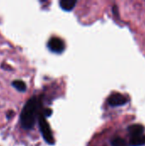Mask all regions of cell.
I'll return each mask as SVG.
<instances>
[{
    "mask_svg": "<svg viewBox=\"0 0 145 146\" xmlns=\"http://www.w3.org/2000/svg\"><path fill=\"white\" fill-rule=\"evenodd\" d=\"M38 101L33 97L26 102L21 113V124L24 129L29 130L33 127L38 115Z\"/></svg>",
    "mask_w": 145,
    "mask_h": 146,
    "instance_id": "cell-1",
    "label": "cell"
},
{
    "mask_svg": "<svg viewBox=\"0 0 145 146\" xmlns=\"http://www.w3.org/2000/svg\"><path fill=\"white\" fill-rule=\"evenodd\" d=\"M38 124H39V128L41 131V133L43 135L44 139L45 142L49 145H53L55 143V139L53 137L52 131L50 129V127L49 123L47 122L46 119L43 115H40L38 116Z\"/></svg>",
    "mask_w": 145,
    "mask_h": 146,
    "instance_id": "cell-2",
    "label": "cell"
},
{
    "mask_svg": "<svg viewBox=\"0 0 145 146\" xmlns=\"http://www.w3.org/2000/svg\"><path fill=\"white\" fill-rule=\"evenodd\" d=\"M48 47L52 52L60 54L64 50L65 44H64L63 40H62L61 38L53 37L50 39V41L48 43Z\"/></svg>",
    "mask_w": 145,
    "mask_h": 146,
    "instance_id": "cell-3",
    "label": "cell"
},
{
    "mask_svg": "<svg viewBox=\"0 0 145 146\" xmlns=\"http://www.w3.org/2000/svg\"><path fill=\"white\" fill-rule=\"evenodd\" d=\"M108 103L112 107L123 106L127 103V98L121 93H113L108 98Z\"/></svg>",
    "mask_w": 145,
    "mask_h": 146,
    "instance_id": "cell-4",
    "label": "cell"
},
{
    "mask_svg": "<svg viewBox=\"0 0 145 146\" xmlns=\"http://www.w3.org/2000/svg\"><path fill=\"white\" fill-rule=\"evenodd\" d=\"M129 133L131 134L132 137H138V136H141L144 131V128L142 125L139 124H135V125H132L127 128Z\"/></svg>",
    "mask_w": 145,
    "mask_h": 146,
    "instance_id": "cell-5",
    "label": "cell"
},
{
    "mask_svg": "<svg viewBox=\"0 0 145 146\" xmlns=\"http://www.w3.org/2000/svg\"><path fill=\"white\" fill-rule=\"evenodd\" d=\"M76 4L75 0H62L60 1V6L62 9L66 11H70L72 10Z\"/></svg>",
    "mask_w": 145,
    "mask_h": 146,
    "instance_id": "cell-6",
    "label": "cell"
},
{
    "mask_svg": "<svg viewBox=\"0 0 145 146\" xmlns=\"http://www.w3.org/2000/svg\"><path fill=\"white\" fill-rule=\"evenodd\" d=\"M130 145L131 146H143L145 145V135L144 136H138V137H132L130 139Z\"/></svg>",
    "mask_w": 145,
    "mask_h": 146,
    "instance_id": "cell-7",
    "label": "cell"
},
{
    "mask_svg": "<svg viewBox=\"0 0 145 146\" xmlns=\"http://www.w3.org/2000/svg\"><path fill=\"white\" fill-rule=\"evenodd\" d=\"M12 85L19 92H25L26 89V85L22 80H14L13 83H12Z\"/></svg>",
    "mask_w": 145,
    "mask_h": 146,
    "instance_id": "cell-8",
    "label": "cell"
},
{
    "mask_svg": "<svg viewBox=\"0 0 145 146\" xmlns=\"http://www.w3.org/2000/svg\"><path fill=\"white\" fill-rule=\"evenodd\" d=\"M111 145L112 146H128V144L126 143V141L125 139L119 138V137L113 139L111 140Z\"/></svg>",
    "mask_w": 145,
    "mask_h": 146,
    "instance_id": "cell-9",
    "label": "cell"
},
{
    "mask_svg": "<svg viewBox=\"0 0 145 146\" xmlns=\"http://www.w3.org/2000/svg\"><path fill=\"white\" fill-rule=\"evenodd\" d=\"M51 115V110H45L44 113V116H50Z\"/></svg>",
    "mask_w": 145,
    "mask_h": 146,
    "instance_id": "cell-10",
    "label": "cell"
}]
</instances>
